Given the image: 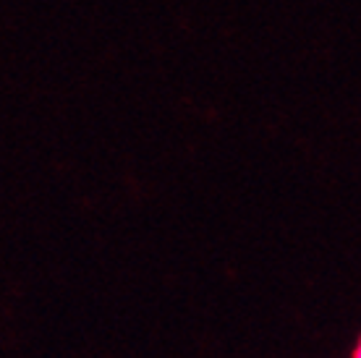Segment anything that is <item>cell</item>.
I'll use <instances>...</instances> for the list:
<instances>
[{"label":"cell","instance_id":"obj_1","mask_svg":"<svg viewBox=\"0 0 361 358\" xmlns=\"http://www.w3.org/2000/svg\"><path fill=\"white\" fill-rule=\"evenodd\" d=\"M351 358H361V338H359V342H356V348H353V356Z\"/></svg>","mask_w":361,"mask_h":358}]
</instances>
